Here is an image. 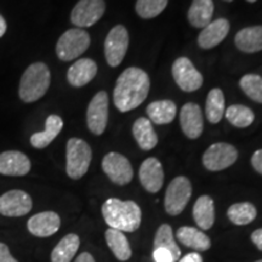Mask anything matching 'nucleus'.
<instances>
[{
    "instance_id": "f257e3e1",
    "label": "nucleus",
    "mask_w": 262,
    "mask_h": 262,
    "mask_svg": "<svg viewBox=\"0 0 262 262\" xmlns=\"http://www.w3.org/2000/svg\"><path fill=\"white\" fill-rule=\"evenodd\" d=\"M150 80L148 74L139 67H129L119 75L113 90V102L119 112L135 110L148 96Z\"/></svg>"
},
{
    "instance_id": "f03ea898",
    "label": "nucleus",
    "mask_w": 262,
    "mask_h": 262,
    "mask_svg": "<svg viewBox=\"0 0 262 262\" xmlns=\"http://www.w3.org/2000/svg\"><path fill=\"white\" fill-rule=\"evenodd\" d=\"M102 216L110 228L129 233L137 231L142 220L141 208L135 202L118 198H110L103 203Z\"/></svg>"
},
{
    "instance_id": "7ed1b4c3",
    "label": "nucleus",
    "mask_w": 262,
    "mask_h": 262,
    "mask_svg": "<svg viewBox=\"0 0 262 262\" xmlns=\"http://www.w3.org/2000/svg\"><path fill=\"white\" fill-rule=\"evenodd\" d=\"M50 70L44 62L29 64L19 81L18 96L25 103H33L40 100L50 88Z\"/></svg>"
},
{
    "instance_id": "20e7f679",
    "label": "nucleus",
    "mask_w": 262,
    "mask_h": 262,
    "mask_svg": "<svg viewBox=\"0 0 262 262\" xmlns=\"http://www.w3.org/2000/svg\"><path fill=\"white\" fill-rule=\"evenodd\" d=\"M93 150L86 141L72 137L66 146V172L72 180L83 178L90 168Z\"/></svg>"
},
{
    "instance_id": "39448f33",
    "label": "nucleus",
    "mask_w": 262,
    "mask_h": 262,
    "mask_svg": "<svg viewBox=\"0 0 262 262\" xmlns=\"http://www.w3.org/2000/svg\"><path fill=\"white\" fill-rule=\"evenodd\" d=\"M90 34L81 28H71L61 35L56 44V55L61 61L70 62L83 55L90 47Z\"/></svg>"
},
{
    "instance_id": "423d86ee",
    "label": "nucleus",
    "mask_w": 262,
    "mask_h": 262,
    "mask_svg": "<svg viewBox=\"0 0 262 262\" xmlns=\"http://www.w3.org/2000/svg\"><path fill=\"white\" fill-rule=\"evenodd\" d=\"M192 196V183L186 176H178L169 183L164 198L165 211L171 216H178L185 210Z\"/></svg>"
},
{
    "instance_id": "0eeeda50",
    "label": "nucleus",
    "mask_w": 262,
    "mask_h": 262,
    "mask_svg": "<svg viewBox=\"0 0 262 262\" xmlns=\"http://www.w3.org/2000/svg\"><path fill=\"white\" fill-rule=\"evenodd\" d=\"M129 32L125 26L117 25L104 39V57L111 67H118L125 57L129 49Z\"/></svg>"
},
{
    "instance_id": "6e6552de",
    "label": "nucleus",
    "mask_w": 262,
    "mask_h": 262,
    "mask_svg": "<svg viewBox=\"0 0 262 262\" xmlns=\"http://www.w3.org/2000/svg\"><path fill=\"white\" fill-rule=\"evenodd\" d=\"M238 159V150L226 142L214 143L203 155V165L209 171H221L232 166Z\"/></svg>"
},
{
    "instance_id": "1a4fd4ad",
    "label": "nucleus",
    "mask_w": 262,
    "mask_h": 262,
    "mask_svg": "<svg viewBox=\"0 0 262 262\" xmlns=\"http://www.w3.org/2000/svg\"><path fill=\"white\" fill-rule=\"evenodd\" d=\"M172 78L185 93H193L202 88L204 78L188 57H179L172 63Z\"/></svg>"
},
{
    "instance_id": "9d476101",
    "label": "nucleus",
    "mask_w": 262,
    "mask_h": 262,
    "mask_svg": "<svg viewBox=\"0 0 262 262\" xmlns=\"http://www.w3.org/2000/svg\"><path fill=\"white\" fill-rule=\"evenodd\" d=\"M102 170L107 178L118 186H125L133 181V166L129 159L120 153H107L102 159Z\"/></svg>"
},
{
    "instance_id": "9b49d317",
    "label": "nucleus",
    "mask_w": 262,
    "mask_h": 262,
    "mask_svg": "<svg viewBox=\"0 0 262 262\" xmlns=\"http://www.w3.org/2000/svg\"><path fill=\"white\" fill-rule=\"evenodd\" d=\"M104 11V0H79L71 12V22L77 28L91 27L102 18Z\"/></svg>"
},
{
    "instance_id": "f8f14e48",
    "label": "nucleus",
    "mask_w": 262,
    "mask_h": 262,
    "mask_svg": "<svg viewBox=\"0 0 262 262\" xmlns=\"http://www.w3.org/2000/svg\"><path fill=\"white\" fill-rule=\"evenodd\" d=\"M108 123V95L106 91H98L91 98L86 110L88 129L94 135H102Z\"/></svg>"
},
{
    "instance_id": "ddd939ff",
    "label": "nucleus",
    "mask_w": 262,
    "mask_h": 262,
    "mask_svg": "<svg viewBox=\"0 0 262 262\" xmlns=\"http://www.w3.org/2000/svg\"><path fill=\"white\" fill-rule=\"evenodd\" d=\"M33 208L31 195L22 189H11L0 195V215L6 217H21Z\"/></svg>"
},
{
    "instance_id": "4468645a",
    "label": "nucleus",
    "mask_w": 262,
    "mask_h": 262,
    "mask_svg": "<svg viewBox=\"0 0 262 262\" xmlns=\"http://www.w3.org/2000/svg\"><path fill=\"white\" fill-rule=\"evenodd\" d=\"M61 227V217L55 211H42L33 215L27 221V229L32 235L48 238L54 235Z\"/></svg>"
},
{
    "instance_id": "2eb2a0df",
    "label": "nucleus",
    "mask_w": 262,
    "mask_h": 262,
    "mask_svg": "<svg viewBox=\"0 0 262 262\" xmlns=\"http://www.w3.org/2000/svg\"><path fill=\"white\" fill-rule=\"evenodd\" d=\"M139 179L142 187L149 193H158L164 183V169L162 163L155 157L143 160L139 170Z\"/></svg>"
},
{
    "instance_id": "dca6fc26",
    "label": "nucleus",
    "mask_w": 262,
    "mask_h": 262,
    "mask_svg": "<svg viewBox=\"0 0 262 262\" xmlns=\"http://www.w3.org/2000/svg\"><path fill=\"white\" fill-rule=\"evenodd\" d=\"M180 124L186 136L191 140L199 139L204 129L201 107L196 103H185L180 111Z\"/></svg>"
},
{
    "instance_id": "f3484780",
    "label": "nucleus",
    "mask_w": 262,
    "mask_h": 262,
    "mask_svg": "<svg viewBox=\"0 0 262 262\" xmlns=\"http://www.w3.org/2000/svg\"><path fill=\"white\" fill-rule=\"evenodd\" d=\"M31 160L19 150H5L0 153V175L25 176L31 171Z\"/></svg>"
},
{
    "instance_id": "a211bd4d",
    "label": "nucleus",
    "mask_w": 262,
    "mask_h": 262,
    "mask_svg": "<svg viewBox=\"0 0 262 262\" xmlns=\"http://www.w3.org/2000/svg\"><path fill=\"white\" fill-rule=\"evenodd\" d=\"M229 28L231 26H229L228 19L217 18L215 21H211L199 33L198 45L204 50H210V49L217 47L227 37Z\"/></svg>"
},
{
    "instance_id": "6ab92c4d",
    "label": "nucleus",
    "mask_w": 262,
    "mask_h": 262,
    "mask_svg": "<svg viewBox=\"0 0 262 262\" xmlns=\"http://www.w3.org/2000/svg\"><path fill=\"white\" fill-rule=\"evenodd\" d=\"M97 74V64L91 58H79L67 72V80L72 86L81 88L89 84Z\"/></svg>"
},
{
    "instance_id": "aec40b11",
    "label": "nucleus",
    "mask_w": 262,
    "mask_h": 262,
    "mask_svg": "<svg viewBox=\"0 0 262 262\" xmlns=\"http://www.w3.org/2000/svg\"><path fill=\"white\" fill-rule=\"evenodd\" d=\"M238 50L245 54H255L262 51V26H251L241 29L234 38Z\"/></svg>"
},
{
    "instance_id": "412c9836",
    "label": "nucleus",
    "mask_w": 262,
    "mask_h": 262,
    "mask_svg": "<svg viewBox=\"0 0 262 262\" xmlns=\"http://www.w3.org/2000/svg\"><path fill=\"white\" fill-rule=\"evenodd\" d=\"M176 237L180 243L195 251H206L211 248L210 238L195 227H189V226L180 227L176 232Z\"/></svg>"
},
{
    "instance_id": "4be33fe9",
    "label": "nucleus",
    "mask_w": 262,
    "mask_h": 262,
    "mask_svg": "<svg viewBox=\"0 0 262 262\" xmlns=\"http://www.w3.org/2000/svg\"><path fill=\"white\" fill-rule=\"evenodd\" d=\"M63 127V120L57 114H51L47 118L45 130L41 133H35L31 136V145L37 149L48 147L58 136Z\"/></svg>"
},
{
    "instance_id": "5701e85b",
    "label": "nucleus",
    "mask_w": 262,
    "mask_h": 262,
    "mask_svg": "<svg viewBox=\"0 0 262 262\" xmlns=\"http://www.w3.org/2000/svg\"><path fill=\"white\" fill-rule=\"evenodd\" d=\"M133 135L142 150H150L158 145V136L148 118L141 117L135 120L133 125Z\"/></svg>"
},
{
    "instance_id": "b1692460",
    "label": "nucleus",
    "mask_w": 262,
    "mask_h": 262,
    "mask_svg": "<svg viewBox=\"0 0 262 262\" xmlns=\"http://www.w3.org/2000/svg\"><path fill=\"white\" fill-rule=\"evenodd\" d=\"M193 219L203 231H208L215 222V204L211 196L201 195L193 205Z\"/></svg>"
},
{
    "instance_id": "393cba45",
    "label": "nucleus",
    "mask_w": 262,
    "mask_h": 262,
    "mask_svg": "<svg viewBox=\"0 0 262 262\" xmlns=\"http://www.w3.org/2000/svg\"><path fill=\"white\" fill-rule=\"evenodd\" d=\"M146 111L148 114V119L157 125L170 124L175 119L176 113H178L175 102L170 100L153 101L147 106Z\"/></svg>"
},
{
    "instance_id": "a878e982",
    "label": "nucleus",
    "mask_w": 262,
    "mask_h": 262,
    "mask_svg": "<svg viewBox=\"0 0 262 262\" xmlns=\"http://www.w3.org/2000/svg\"><path fill=\"white\" fill-rule=\"evenodd\" d=\"M214 15L212 0H193L188 10V22L194 28H204L211 22Z\"/></svg>"
},
{
    "instance_id": "bb28decb",
    "label": "nucleus",
    "mask_w": 262,
    "mask_h": 262,
    "mask_svg": "<svg viewBox=\"0 0 262 262\" xmlns=\"http://www.w3.org/2000/svg\"><path fill=\"white\" fill-rule=\"evenodd\" d=\"M80 247V238L75 233L64 235L51 251V262H71Z\"/></svg>"
},
{
    "instance_id": "cd10ccee",
    "label": "nucleus",
    "mask_w": 262,
    "mask_h": 262,
    "mask_svg": "<svg viewBox=\"0 0 262 262\" xmlns=\"http://www.w3.org/2000/svg\"><path fill=\"white\" fill-rule=\"evenodd\" d=\"M108 248L111 249L114 256L119 261H127L133 255L129 241H127L126 235L123 232L118 231V229L108 228L104 233Z\"/></svg>"
},
{
    "instance_id": "c85d7f7f",
    "label": "nucleus",
    "mask_w": 262,
    "mask_h": 262,
    "mask_svg": "<svg viewBox=\"0 0 262 262\" xmlns=\"http://www.w3.org/2000/svg\"><path fill=\"white\" fill-rule=\"evenodd\" d=\"M257 216V209L253 203L243 202L232 204L227 210L228 220L233 225L245 226L251 224Z\"/></svg>"
},
{
    "instance_id": "c756f323",
    "label": "nucleus",
    "mask_w": 262,
    "mask_h": 262,
    "mask_svg": "<svg viewBox=\"0 0 262 262\" xmlns=\"http://www.w3.org/2000/svg\"><path fill=\"white\" fill-rule=\"evenodd\" d=\"M205 113L209 123L217 124L225 114V96L221 89L215 88L209 91L205 101Z\"/></svg>"
},
{
    "instance_id": "7c9ffc66",
    "label": "nucleus",
    "mask_w": 262,
    "mask_h": 262,
    "mask_svg": "<svg viewBox=\"0 0 262 262\" xmlns=\"http://www.w3.org/2000/svg\"><path fill=\"white\" fill-rule=\"evenodd\" d=\"M164 248L166 250H169L172 254L175 261L180 260L181 256V250H180L179 245L176 244L175 238H173L172 228L171 226L168 224H163L159 226V228L157 229L156 235H155V242H153V249Z\"/></svg>"
},
{
    "instance_id": "2f4dec72",
    "label": "nucleus",
    "mask_w": 262,
    "mask_h": 262,
    "mask_svg": "<svg viewBox=\"0 0 262 262\" xmlns=\"http://www.w3.org/2000/svg\"><path fill=\"white\" fill-rule=\"evenodd\" d=\"M225 113L228 122L233 126L241 127V129L250 126L255 120L253 110L244 104H232L226 110Z\"/></svg>"
},
{
    "instance_id": "473e14b6",
    "label": "nucleus",
    "mask_w": 262,
    "mask_h": 262,
    "mask_svg": "<svg viewBox=\"0 0 262 262\" xmlns=\"http://www.w3.org/2000/svg\"><path fill=\"white\" fill-rule=\"evenodd\" d=\"M243 93L257 103H262V77L258 74H245L239 80Z\"/></svg>"
},
{
    "instance_id": "72a5a7b5",
    "label": "nucleus",
    "mask_w": 262,
    "mask_h": 262,
    "mask_svg": "<svg viewBox=\"0 0 262 262\" xmlns=\"http://www.w3.org/2000/svg\"><path fill=\"white\" fill-rule=\"evenodd\" d=\"M169 0H137L136 12L141 18H155L168 6Z\"/></svg>"
},
{
    "instance_id": "f704fd0d",
    "label": "nucleus",
    "mask_w": 262,
    "mask_h": 262,
    "mask_svg": "<svg viewBox=\"0 0 262 262\" xmlns=\"http://www.w3.org/2000/svg\"><path fill=\"white\" fill-rule=\"evenodd\" d=\"M153 260L155 262H176L172 254L164 248H158L153 250Z\"/></svg>"
},
{
    "instance_id": "c9c22d12",
    "label": "nucleus",
    "mask_w": 262,
    "mask_h": 262,
    "mask_svg": "<svg viewBox=\"0 0 262 262\" xmlns=\"http://www.w3.org/2000/svg\"><path fill=\"white\" fill-rule=\"evenodd\" d=\"M0 262H18L10 253L8 245L2 242H0Z\"/></svg>"
},
{
    "instance_id": "e433bc0d",
    "label": "nucleus",
    "mask_w": 262,
    "mask_h": 262,
    "mask_svg": "<svg viewBox=\"0 0 262 262\" xmlns=\"http://www.w3.org/2000/svg\"><path fill=\"white\" fill-rule=\"evenodd\" d=\"M251 165L255 169V171L262 175V149H257L254 152L253 157H251Z\"/></svg>"
},
{
    "instance_id": "4c0bfd02",
    "label": "nucleus",
    "mask_w": 262,
    "mask_h": 262,
    "mask_svg": "<svg viewBox=\"0 0 262 262\" xmlns=\"http://www.w3.org/2000/svg\"><path fill=\"white\" fill-rule=\"evenodd\" d=\"M251 241L258 250L262 251V228H258L251 233Z\"/></svg>"
},
{
    "instance_id": "58836bf2",
    "label": "nucleus",
    "mask_w": 262,
    "mask_h": 262,
    "mask_svg": "<svg viewBox=\"0 0 262 262\" xmlns=\"http://www.w3.org/2000/svg\"><path fill=\"white\" fill-rule=\"evenodd\" d=\"M179 262H203V257L199 253H191L180 258Z\"/></svg>"
},
{
    "instance_id": "ea45409f",
    "label": "nucleus",
    "mask_w": 262,
    "mask_h": 262,
    "mask_svg": "<svg viewBox=\"0 0 262 262\" xmlns=\"http://www.w3.org/2000/svg\"><path fill=\"white\" fill-rule=\"evenodd\" d=\"M74 262H96L90 253H81Z\"/></svg>"
},
{
    "instance_id": "a19ab883",
    "label": "nucleus",
    "mask_w": 262,
    "mask_h": 262,
    "mask_svg": "<svg viewBox=\"0 0 262 262\" xmlns=\"http://www.w3.org/2000/svg\"><path fill=\"white\" fill-rule=\"evenodd\" d=\"M6 28H8V26H6V21L4 19V17L0 15V38L5 34Z\"/></svg>"
},
{
    "instance_id": "79ce46f5",
    "label": "nucleus",
    "mask_w": 262,
    "mask_h": 262,
    "mask_svg": "<svg viewBox=\"0 0 262 262\" xmlns=\"http://www.w3.org/2000/svg\"><path fill=\"white\" fill-rule=\"evenodd\" d=\"M247 2H249V3H255V2H257V0H247Z\"/></svg>"
},
{
    "instance_id": "37998d69",
    "label": "nucleus",
    "mask_w": 262,
    "mask_h": 262,
    "mask_svg": "<svg viewBox=\"0 0 262 262\" xmlns=\"http://www.w3.org/2000/svg\"><path fill=\"white\" fill-rule=\"evenodd\" d=\"M225 2H228V3H231V2H233V0H225Z\"/></svg>"
},
{
    "instance_id": "c03bdc74",
    "label": "nucleus",
    "mask_w": 262,
    "mask_h": 262,
    "mask_svg": "<svg viewBox=\"0 0 262 262\" xmlns=\"http://www.w3.org/2000/svg\"><path fill=\"white\" fill-rule=\"evenodd\" d=\"M255 262H262V260H258V261H255Z\"/></svg>"
}]
</instances>
